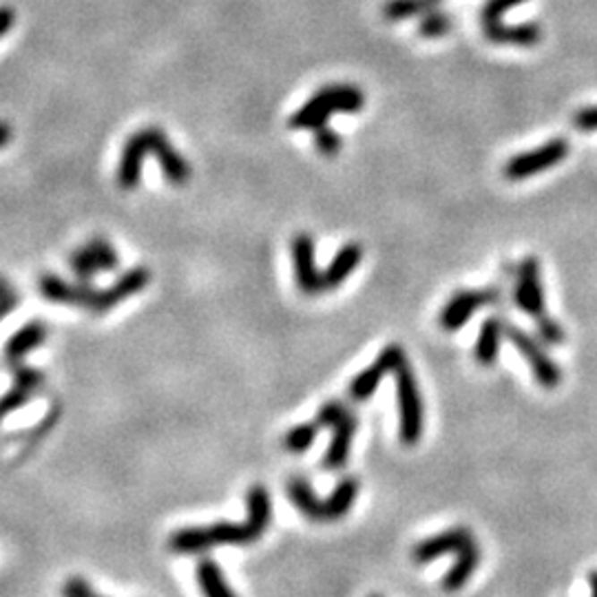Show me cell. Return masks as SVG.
Here are the masks:
<instances>
[{
    "mask_svg": "<svg viewBox=\"0 0 597 597\" xmlns=\"http://www.w3.org/2000/svg\"><path fill=\"white\" fill-rule=\"evenodd\" d=\"M365 107V93L354 84H328L290 115L294 131H314L328 124L335 113H356Z\"/></svg>",
    "mask_w": 597,
    "mask_h": 597,
    "instance_id": "1",
    "label": "cell"
},
{
    "mask_svg": "<svg viewBox=\"0 0 597 597\" xmlns=\"http://www.w3.org/2000/svg\"><path fill=\"white\" fill-rule=\"evenodd\" d=\"M394 376H397L398 436L405 445H418L425 430V405H422L416 372L410 363H403Z\"/></svg>",
    "mask_w": 597,
    "mask_h": 597,
    "instance_id": "2",
    "label": "cell"
},
{
    "mask_svg": "<svg viewBox=\"0 0 597 597\" xmlns=\"http://www.w3.org/2000/svg\"><path fill=\"white\" fill-rule=\"evenodd\" d=\"M505 337L509 338L511 345H516V350L525 356L526 363H529L531 374H533L535 383L544 389H556L562 383V370L556 361L551 359V354L547 352L542 341H535L529 332L523 328L514 326V323H507L505 326Z\"/></svg>",
    "mask_w": 597,
    "mask_h": 597,
    "instance_id": "3",
    "label": "cell"
},
{
    "mask_svg": "<svg viewBox=\"0 0 597 597\" xmlns=\"http://www.w3.org/2000/svg\"><path fill=\"white\" fill-rule=\"evenodd\" d=\"M568 150H571V147H568L567 140L553 138L549 140V142H544L542 147L529 150V153L514 155V158L505 164V168H502V175L509 182L529 180V177L540 175V173L549 171V168L564 162Z\"/></svg>",
    "mask_w": 597,
    "mask_h": 597,
    "instance_id": "4",
    "label": "cell"
},
{
    "mask_svg": "<svg viewBox=\"0 0 597 597\" xmlns=\"http://www.w3.org/2000/svg\"><path fill=\"white\" fill-rule=\"evenodd\" d=\"M69 268L75 279L93 281L96 275L120 268V252L107 237H91L69 255Z\"/></svg>",
    "mask_w": 597,
    "mask_h": 597,
    "instance_id": "5",
    "label": "cell"
},
{
    "mask_svg": "<svg viewBox=\"0 0 597 597\" xmlns=\"http://www.w3.org/2000/svg\"><path fill=\"white\" fill-rule=\"evenodd\" d=\"M403 363H407L405 350H403L398 343H392V345L385 347L376 361L370 368H365L363 372H359L352 379L350 388H347V394L354 403H365L372 398V394L376 392V388L380 385V380L385 379L388 374H394Z\"/></svg>",
    "mask_w": 597,
    "mask_h": 597,
    "instance_id": "6",
    "label": "cell"
},
{
    "mask_svg": "<svg viewBox=\"0 0 597 597\" xmlns=\"http://www.w3.org/2000/svg\"><path fill=\"white\" fill-rule=\"evenodd\" d=\"M516 305L529 314L531 319H538L547 314V299H544V284H542V266L533 255L525 257L518 263L516 270V290H514Z\"/></svg>",
    "mask_w": 597,
    "mask_h": 597,
    "instance_id": "7",
    "label": "cell"
},
{
    "mask_svg": "<svg viewBox=\"0 0 597 597\" xmlns=\"http://www.w3.org/2000/svg\"><path fill=\"white\" fill-rule=\"evenodd\" d=\"M500 301V288L485 290H458L440 310L439 323L445 332H458L482 305H493Z\"/></svg>",
    "mask_w": 597,
    "mask_h": 597,
    "instance_id": "8",
    "label": "cell"
},
{
    "mask_svg": "<svg viewBox=\"0 0 597 597\" xmlns=\"http://www.w3.org/2000/svg\"><path fill=\"white\" fill-rule=\"evenodd\" d=\"M144 133H147L149 155H153V158L158 159L164 177L177 188L186 186L192 175L191 162L177 153V149L173 147V142L166 138V133H164L159 126H144Z\"/></svg>",
    "mask_w": 597,
    "mask_h": 597,
    "instance_id": "9",
    "label": "cell"
},
{
    "mask_svg": "<svg viewBox=\"0 0 597 597\" xmlns=\"http://www.w3.org/2000/svg\"><path fill=\"white\" fill-rule=\"evenodd\" d=\"M150 284V270L144 266L129 268V270L122 272L111 286L107 288H98L96 299H93L89 312L91 314H107L111 312L115 305L124 303L126 299L135 297V294L142 293L144 288Z\"/></svg>",
    "mask_w": 597,
    "mask_h": 597,
    "instance_id": "10",
    "label": "cell"
},
{
    "mask_svg": "<svg viewBox=\"0 0 597 597\" xmlns=\"http://www.w3.org/2000/svg\"><path fill=\"white\" fill-rule=\"evenodd\" d=\"M290 252H293L294 263V279H297L299 290L308 297H317L323 293L321 270L317 268V251H314L312 235L299 233L290 242Z\"/></svg>",
    "mask_w": 597,
    "mask_h": 597,
    "instance_id": "11",
    "label": "cell"
},
{
    "mask_svg": "<svg viewBox=\"0 0 597 597\" xmlns=\"http://www.w3.org/2000/svg\"><path fill=\"white\" fill-rule=\"evenodd\" d=\"M473 542V533L467 526H454V529L440 531V533L430 535V538L421 540L416 547L412 549V560L416 564H430L439 558L449 556V553H458L460 549Z\"/></svg>",
    "mask_w": 597,
    "mask_h": 597,
    "instance_id": "12",
    "label": "cell"
},
{
    "mask_svg": "<svg viewBox=\"0 0 597 597\" xmlns=\"http://www.w3.org/2000/svg\"><path fill=\"white\" fill-rule=\"evenodd\" d=\"M147 155H149L147 133H144V129H138L133 135H129V140L124 142L120 162H117L115 180L122 191H135V188L140 186V180H142V166Z\"/></svg>",
    "mask_w": 597,
    "mask_h": 597,
    "instance_id": "13",
    "label": "cell"
},
{
    "mask_svg": "<svg viewBox=\"0 0 597 597\" xmlns=\"http://www.w3.org/2000/svg\"><path fill=\"white\" fill-rule=\"evenodd\" d=\"M13 370V385L7 389V392L0 397V421L7 416L9 412L21 410L22 405L34 398V394L42 388L45 379L42 374L34 368H27V365H16Z\"/></svg>",
    "mask_w": 597,
    "mask_h": 597,
    "instance_id": "14",
    "label": "cell"
},
{
    "mask_svg": "<svg viewBox=\"0 0 597 597\" xmlns=\"http://www.w3.org/2000/svg\"><path fill=\"white\" fill-rule=\"evenodd\" d=\"M49 337V330H47V323L42 321H30L25 323L22 328H18L12 337L7 338L3 347V359L7 368H16L25 361L27 354L38 350L42 343L47 341Z\"/></svg>",
    "mask_w": 597,
    "mask_h": 597,
    "instance_id": "15",
    "label": "cell"
},
{
    "mask_svg": "<svg viewBox=\"0 0 597 597\" xmlns=\"http://www.w3.org/2000/svg\"><path fill=\"white\" fill-rule=\"evenodd\" d=\"M482 34L493 45L511 47H533L542 40L544 31L538 22H523V25H505L500 21L482 22Z\"/></svg>",
    "mask_w": 597,
    "mask_h": 597,
    "instance_id": "16",
    "label": "cell"
},
{
    "mask_svg": "<svg viewBox=\"0 0 597 597\" xmlns=\"http://www.w3.org/2000/svg\"><path fill=\"white\" fill-rule=\"evenodd\" d=\"M356 427H359V421H356L354 412L347 414L335 427V434H332L330 445H328L326 456H323V467H326L328 472H338V469H343L347 465L352 443H354Z\"/></svg>",
    "mask_w": 597,
    "mask_h": 597,
    "instance_id": "17",
    "label": "cell"
},
{
    "mask_svg": "<svg viewBox=\"0 0 597 597\" xmlns=\"http://www.w3.org/2000/svg\"><path fill=\"white\" fill-rule=\"evenodd\" d=\"M361 260H363V248L356 242L345 243L337 251V255L332 257V261L328 263L326 270L321 272V286L323 293H330V290L338 288L352 272L356 270Z\"/></svg>",
    "mask_w": 597,
    "mask_h": 597,
    "instance_id": "18",
    "label": "cell"
},
{
    "mask_svg": "<svg viewBox=\"0 0 597 597\" xmlns=\"http://www.w3.org/2000/svg\"><path fill=\"white\" fill-rule=\"evenodd\" d=\"M201 535H204L206 551L213 547H248L260 540L248 523H215L201 526Z\"/></svg>",
    "mask_w": 597,
    "mask_h": 597,
    "instance_id": "19",
    "label": "cell"
},
{
    "mask_svg": "<svg viewBox=\"0 0 597 597\" xmlns=\"http://www.w3.org/2000/svg\"><path fill=\"white\" fill-rule=\"evenodd\" d=\"M456 556L458 558H456L454 564L449 567L448 576L443 577V589L449 591V593L460 591L469 580H472V576L476 573L478 564H481L482 553H481V547L476 544V540H473V542H469L467 547L460 549Z\"/></svg>",
    "mask_w": 597,
    "mask_h": 597,
    "instance_id": "20",
    "label": "cell"
},
{
    "mask_svg": "<svg viewBox=\"0 0 597 597\" xmlns=\"http://www.w3.org/2000/svg\"><path fill=\"white\" fill-rule=\"evenodd\" d=\"M505 326L500 317H487L482 321L481 332H478L476 338V350H473V356H476L478 363L482 368H491L496 365L498 354H500V341L502 335H505Z\"/></svg>",
    "mask_w": 597,
    "mask_h": 597,
    "instance_id": "21",
    "label": "cell"
},
{
    "mask_svg": "<svg viewBox=\"0 0 597 597\" xmlns=\"http://www.w3.org/2000/svg\"><path fill=\"white\" fill-rule=\"evenodd\" d=\"M288 498H290V502H293V505L301 511V514L305 516V518L312 520V523H326V520H323V511H326L323 500L317 496V493H314V489L310 487V482L305 481V478H299V476L290 478Z\"/></svg>",
    "mask_w": 597,
    "mask_h": 597,
    "instance_id": "22",
    "label": "cell"
},
{
    "mask_svg": "<svg viewBox=\"0 0 597 597\" xmlns=\"http://www.w3.org/2000/svg\"><path fill=\"white\" fill-rule=\"evenodd\" d=\"M356 496H359V481L356 478H343L338 485L332 489V493L328 496V500H323V520L326 523H337L343 516H347L352 511Z\"/></svg>",
    "mask_w": 597,
    "mask_h": 597,
    "instance_id": "23",
    "label": "cell"
},
{
    "mask_svg": "<svg viewBox=\"0 0 597 597\" xmlns=\"http://www.w3.org/2000/svg\"><path fill=\"white\" fill-rule=\"evenodd\" d=\"M246 511H248V518H246L248 526L255 531L257 538H261V535L266 533L268 526H270V520H272V500H270V493H268L266 487L252 485L251 489H248Z\"/></svg>",
    "mask_w": 597,
    "mask_h": 597,
    "instance_id": "24",
    "label": "cell"
},
{
    "mask_svg": "<svg viewBox=\"0 0 597 597\" xmlns=\"http://www.w3.org/2000/svg\"><path fill=\"white\" fill-rule=\"evenodd\" d=\"M38 293L42 299L58 305H75L78 301V281L63 279L55 272H45L38 279Z\"/></svg>",
    "mask_w": 597,
    "mask_h": 597,
    "instance_id": "25",
    "label": "cell"
},
{
    "mask_svg": "<svg viewBox=\"0 0 597 597\" xmlns=\"http://www.w3.org/2000/svg\"><path fill=\"white\" fill-rule=\"evenodd\" d=\"M197 584H200L204 597H237L235 591L230 589L219 564L210 560V558L197 562Z\"/></svg>",
    "mask_w": 597,
    "mask_h": 597,
    "instance_id": "26",
    "label": "cell"
},
{
    "mask_svg": "<svg viewBox=\"0 0 597 597\" xmlns=\"http://www.w3.org/2000/svg\"><path fill=\"white\" fill-rule=\"evenodd\" d=\"M319 430H321V425H319L317 421L299 422V425H294L293 430L286 431L284 449L290 451V454H305V451L312 448L314 440H317Z\"/></svg>",
    "mask_w": 597,
    "mask_h": 597,
    "instance_id": "27",
    "label": "cell"
},
{
    "mask_svg": "<svg viewBox=\"0 0 597 597\" xmlns=\"http://www.w3.org/2000/svg\"><path fill=\"white\" fill-rule=\"evenodd\" d=\"M427 0H388L383 7V13L388 21H407V18L418 16V13L430 12Z\"/></svg>",
    "mask_w": 597,
    "mask_h": 597,
    "instance_id": "28",
    "label": "cell"
},
{
    "mask_svg": "<svg viewBox=\"0 0 597 597\" xmlns=\"http://www.w3.org/2000/svg\"><path fill=\"white\" fill-rule=\"evenodd\" d=\"M451 30V18L445 12H439V9H430L427 16L421 21V31L422 38H440L445 34H449Z\"/></svg>",
    "mask_w": 597,
    "mask_h": 597,
    "instance_id": "29",
    "label": "cell"
},
{
    "mask_svg": "<svg viewBox=\"0 0 597 597\" xmlns=\"http://www.w3.org/2000/svg\"><path fill=\"white\" fill-rule=\"evenodd\" d=\"M535 328H538V337L544 345H562L564 338H567L562 323L549 317V314H542V317L535 319Z\"/></svg>",
    "mask_w": 597,
    "mask_h": 597,
    "instance_id": "30",
    "label": "cell"
},
{
    "mask_svg": "<svg viewBox=\"0 0 597 597\" xmlns=\"http://www.w3.org/2000/svg\"><path fill=\"white\" fill-rule=\"evenodd\" d=\"M341 144L343 142L337 131H332L328 124L314 129V147H317L323 158H337L338 150H341Z\"/></svg>",
    "mask_w": 597,
    "mask_h": 597,
    "instance_id": "31",
    "label": "cell"
},
{
    "mask_svg": "<svg viewBox=\"0 0 597 597\" xmlns=\"http://www.w3.org/2000/svg\"><path fill=\"white\" fill-rule=\"evenodd\" d=\"M352 410L338 398H332V401H326L317 412V422L321 427H337L343 418L347 416Z\"/></svg>",
    "mask_w": 597,
    "mask_h": 597,
    "instance_id": "32",
    "label": "cell"
},
{
    "mask_svg": "<svg viewBox=\"0 0 597 597\" xmlns=\"http://www.w3.org/2000/svg\"><path fill=\"white\" fill-rule=\"evenodd\" d=\"M526 3V0H487L485 7L481 12V22H491L500 21L509 9L518 7V4Z\"/></svg>",
    "mask_w": 597,
    "mask_h": 597,
    "instance_id": "33",
    "label": "cell"
},
{
    "mask_svg": "<svg viewBox=\"0 0 597 597\" xmlns=\"http://www.w3.org/2000/svg\"><path fill=\"white\" fill-rule=\"evenodd\" d=\"M63 597H102L84 577H69L63 586Z\"/></svg>",
    "mask_w": 597,
    "mask_h": 597,
    "instance_id": "34",
    "label": "cell"
},
{
    "mask_svg": "<svg viewBox=\"0 0 597 597\" xmlns=\"http://www.w3.org/2000/svg\"><path fill=\"white\" fill-rule=\"evenodd\" d=\"M573 126L580 131H584V133H589V131H597V105L577 111L576 115H573Z\"/></svg>",
    "mask_w": 597,
    "mask_h": 597,
    "instance_id": "35",
    "label": "cell"
},
{
    "mask_svg": "<svg viewBox=\"0 0 597 597\" xmlns=\"http://www.w3.org/2000/svg\"><path fill=\"white\" fill-rule=\"evenodd\" d=\"M18 303H21V294H18L13 288H9L7 293L0 294V321H4V319L18 308Z\"/></svg>",
    "mask_w": 597,
    "mask_h": 597,
    "instance_id": "36",
    "label": "cell"
},
{
    "mask_svg": "<svg viewBox=\"0 0 597 597\" xmlns=\"http://www.w3.org/2000/svg\"><path fill=\"white\" fill-rule=\"evenodd\" d=\"M13 25H16V12H13V7L3 4L0 7V40L13 30Z\"/></svg>",
    "mask_w": 597,
    "mask_h": 597,
    "instance_id": "37",
    "label": "cell"
},
{
    "mask_svg": "<svg viewBox=\"0 0 597 597\" xmlns=\"http://www.w3.org/2000/svg\"><path fill=\"white\" fill-rule=\"evenodd\" d=\"M12 140H13L12 124H7V122L0 120V149L9 147V144H12Z\"/></svg>",
    "mask_w": 597,
    "mask_h": 597,
    "instance_id": "38",
    "label": "cell"
},
{
    "mask_svg": "<svg viewBox=\"0 0 597 597\" xmlns=\"http://www.w3.org/2000/svg\"><path fill=\"white\" fill-rule=\"evenodd\" d=\"M589 586H591V597H597V571L589 573Z\"/></svg>",
    "mask_w": 597,
    "mask_h": 597,
    "instance_id": "39",
    "label": "cell"
},
{
    "mask_svg": "<svg viewBox=\"0 0 597 597\" xmlns=\"http://www.w3.org/2000/svg\"><path fill=\"white\" fill-rule=\"evenodd\" d=\"M9 288H12V284H9V281L4 279L3 275H0V294H3V293H7Z\"/></svg>",
    "mask_w": 597,
    "mask_h": 597,
    "instance_id": "40",
    "label": "cell"
},
{
    "mask_svg": "<svg viewBox=\"0 0 597 597\" xmlns=\"http://www.w3.org/2000/svg\"><path fill=\"white\" fill-rule=\"evenodd\" d=\"M440 3H443V0H427V4H430V7H431V9H434V7H436V4H440Z\"/></svg>",
    "mask_w": 597,
    "mask_h": 597,
    "instance_id": "41",
    "label": "cell"
},
{
    "mask_svg": "<svg viewBox=\"0 0 597 597\" xmlns=\"http://www.w3.org/2000/svg\"><path fill=\"white\" fill-rule=\"evenodd\" d=\"M370 597H383V595H370Z\"/></svg>",
    "mask_w": 597,
    "mask_h": 597,
    "instance_id": "42",
    "label": "cell"
}]
</instances>
